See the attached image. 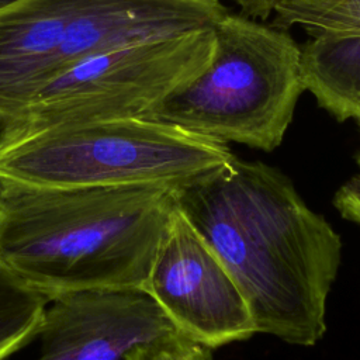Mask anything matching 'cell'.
<instances>
[{
    "instance_id": "4fadbf2b",
    "label": "cell",
    "mask_w": 360,
    "mask_h": 360,
    "mask_svg": "<svg viewBox=\"0 0 360 360\" xmlns=\"http://www.w3.org/2000/svg\"><path fill=\"white\" fill-rule=\"evenodd\" d=\"M239 8L240 13L256 18V20H266L271 15L273 7L277 0H233Z\"/></svg>"
},
{
    "instance_id": "9c48e42d",
    "label": "cell",
    "mask_w": 360,
    "mask_h": 360,
    "mask_svg": "<svg viewBox=\"0 0 360 360\" xmlns=\"http://www.w3.org/2000/svg\"><path fill=\"white\" fill-rule=\"evenodd\" d=\"M48 302L0 256V360L39 335Z\"/></svg>"
},
{
    "instance_id": "7c38bea8",
    "label": "cell",
    "mask_w": 360,
    "mask_h": 360,
    "mask_svg": "<svg viewBox=\"0 0 360 360\" xmlns=\"http://www.w3.org/2000/svg\"><path fill=\"white\" fill-rule=\"evenodd\" d=\"M356 163L357 170L338 188L333 204L343 218L360 225V152L356 158Z\"/></svg>"
},
{
    "instance_id": "7a4b0ae2",
    "label": "cell",
    "mask_w": 360,
    "mask_h": 360,
    "mask_svg": "<svg viewBox=\"0 0 360 360\" xmlns=\"http://www.w3.org/2000/svg\"><path fill=\"white\" fill-rule=\"evenodd\" d=\"M174 207L165 187L0 180V256L48 301L86 288L145 290Z\"/></svg>"
},
{
    "instance_id": "8992f818",
    "label": "cell",
    "mask_w": 360,
    "mask_h": 360,
    "mask_svg": "<svg viewBox=\"0 0 360 360\" xmlns=\"http://www.w3.org/2000/svg\"><path fill=\"white\" fill-rule=\"evenodd\" d=\"M145 291L181 335L211 350L257 333L233 277L177 207L159 245Z\"/></svg>"
},
{
    "instance_id": "8fae6325",
    "label": "cell",
    "mask_w": 360,
    "mask_h": 360,
    "mask_svg": "<svg viewBox=\"0 0 360 360\" xmlns=\"http://www.w3.org/2000/svg\"><path fill=\"white\" fill-rule=\"evenodd\" d=\"M125 360H212L211 349L176 335L131 352Z\"/></svg>"
},
{
    "instance_id": "ba28073f",
    "label": "cell",
    "mask_w": 360,
    "mask_h": 360,
    "mask_svg": "<svg viewBox=\"0 0 360 360\" xmlns=\"http://www.w3.org/2000/svg\"><path fill=\"white\" fill-rule=\"evenodd\" d=\"M305 91L338 121H360V38H311L301 48Z\"/></svg>"
},
{
    "instance_id": "6da1fadb",
    "label": "cell",
    "mask_w": 360,
    "mask_h": 360,
    "mask_svg": "<svg viewBox=\"0 0 360 360\" xmlns=\"http://www.w3.org/2000/svg\"><path fill=\"white\" fill-rule=\"evenodd\" d=\"M173 195L233 277L257 333L297 346L323 338L342 239L284 173L235 156Z\"/></svg>"
},
{
    "instance_id": "277c9868",
    "label": "cell",
    "mask_w": 360,
    "mask_h": 360,
    "mask_svg": "<svg viewBox=\"0 0 360 360\" xmlns=\"http://www.w3.org/2000/svg\"><path fill=\"white\" fill-rule=\"evenodd\" d=\"M214 34L207 69L145 118L218 142L274 150L305 91L301 46L288 31L242 13L228 11L215 22Z\"/></svg>"
},
{
    "instance_id": "3957f363",
    "label": "cell",
    "mask_w": 360,
    "mask_h": 360,
    "mask_svg": "<svg viewBox=\"0 0 360 360\" xmlns=\"http://www.w3.org/2000/svg\"><path fill=\"white\" fill-rule=\"evenodd\" d=\"M233 158L228 143L145 117L0 129V180L37 186L174 191Z\"/></svg>"
},
{
    "instance_id": "30bf717a",
    "label": "cell",
    "mask_w": 360,
    "mask_h": 360,
    "mask_svg": "<svg viewBox=\"0 0 360 360\" xmlns=\"http://www.w3.org/2000/svg\"><path fill=\"white\" fill-rule=\"evenodd\" d=\"M271 25L297 27L309 38H360V0H277Z\"/></svg>"
},
{
    "instance_id": "52a82bcc",
    "label": "cell",
    "mask_w": 360,
    "mask_h": 360,
    "mask_svg": "<svg viewBox=\"0 0 360 360\" xmlns=\"http://www.w3.org/2000/svg\"><path fill=\"white\" fill-rule=\"evenodd\" d=\"M49 302L38 360H125L138 347L181 335L141 288H86Z\"/></svg>"
},
{
    "instance_id": "5b68a950",
    "label": "cell",
    "mask_w": 360,
    "mask_h": 360,
    "mask_svg": "<svg viewBox=\"0 0 360 360\" xmlns=\"http://www.w3.org/2000/svg\"><path fill=\"white\" fill-rule=\"evenodd\" d=\"M214 49L210 27L91 55L41 86L7 127L146 117L198 77Z\"/></svg>"
},
{
    "instance_id": "5bb4252c",
    "label": "cell",
    "mask_w": 360,
    "mask_h": 360,
    "mask_svg": "<svg viewBox=\"0 0 360 360\" xmlns=\"http://www.w3.org/2000/svg\"><path fill=\"white\" fill-rule=\"evenodd\" d=\"M14 1H17V0H0V10L4 8V7H7V6H10V4L14 3Z\"/></svg>"
}]
</instances>
